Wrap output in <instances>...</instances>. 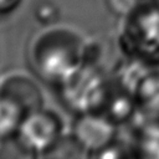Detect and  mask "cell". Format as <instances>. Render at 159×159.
<instances>
[{
	"instance_id": "8fae6325",
	"label": "cell",
	"mask_w": 159,
	"mask_h": 159,
	"mask_svg": "<svg viewBox=\"0 0 159 159\" xmlns=\"http://www.w3.org/2000/svg\"><path fill=\"white\" fill-rule=\"evenodd\" d=\"M92 159H138L130 142L122 135L120 130L118 137L104 145L103 148L96 150Z\"/></svg>"
},
{
	"instance_id": "4fadbf2b",
	"label": "cell",
	"mask_w": 159,
	"mask_h": 159,
	"mask_svg": "<svg viewBox=\"0 0 159 159\" xmlns=\"http://www.w3.org/2000/svg\"><path fill=\"white\" fill-rule=\"evenodd\" d=\"M58 11L57 9L48 1H43L41 2L37 7H36V16H37V20L39 21H42V22H51L56 19Z\"/></svg>"
},
{
	"instance_id": "ba28073f",
	"label": "cell",
	"mask_w": 159,
	"mask_h": 159,
	"mask_svg": "<svg viewBox=\"0 0 159 159\" xmlns=\"http://www.w3.org/2000/svg\"><path fill=\"white\" fill-rule=\"evenodd\" d=\"M139 118L140 124L134 118L127 123L132 125L133 130L129 137H124L130 142L138 159H159V123L148 122L140 116Z\"/></svg>"
},
{
	"instance_id": "7c38bea8",
	"label": "cell",
	"mask_w": 159,
	"mask_h": 159,
	"mask_svg": "<svg viewBox=\"0 0 159 159\" xmlns=\"http://www.w3.org/2000/svg\"><path fill=\"white\" fill-rule=\"evenodd\" d=\"M106 4L112 12L119 16H127L135 9L137 0H106Z\"/></svg>"
},
{
	"instance_id": "9c48e42d",
	"label": "cell",
	"mask_w": 159,
	"mask_h": 159,
	"mask_svg": "<svg viewBox=\"0 0 159 159\" xmlns=\"http://www.w3.org/2000/svg\"><path fill=\"white\" fill-rule=\"evenodd\" d=\"M0 159H41V150L20 129L0 133Z\"/></svg>"
},
{
	"instance_id": "277c9868",
	"label": "cell",
	"mask_w": 159,
	"mask_h": 159,
	"mask_svg": "<svg viewBox=\"0 0 159 159\" xmlns=\"http://www.w3.org/2000/svg\"><path fill=\"white\" fill-rule=\"evenodd\" d=\"M127 15L122 43L127 52L140 61H159V12L139 11Z\"/></svg>"
},
{
	"instance_id": "3957f363",
	"label": "cell",
	"mask_w": 159,
	"mask_h": 159,
	"mask_svg": "<svg viewBox=\"0 0 159 159\" xmlns=\"http://www.w3.org/2000/svg\"><path fill=\"white\" fill-rule=\"evenodd\" d=\"M101 60V46L97 42L88 41L82 63L65 82L58 86L62 99L76 113L83 109V106L92 91L108 76Z\"/></svg>"
},
{
	"instance_id": "8992f818",
	"label": "cell",
	"mask_w": 159,
	"mask_h": 159,
	"mask_svg": "<svg viewBox=\"0 0 159 159\" xmlns=\"http://www.w3.org/2000/svg\"><path fill=\"white\" fill-rule=\"evenodd\" d=\"M92 153L114 140L120 128L88 112L77 113L70 129Z\"/></svg>"
},
{
	"instance_id": "5b68a950",
	"label": "cell",
	"mask_w": 159,
	"mask_h": 159,
	"mask_svg": "<svg viewBox=\"0 0 159 159\" xmlns=\"http://www.w3.org/2000/svg\"><path fill=\"white\" fill-rule=\"evenodd\" d=\"M21 130L40 150L56 142L67 132L63 117L53 108L46 106L31 114L22 124Z\"/></svg>"
},
{
	"instance_id": "6da1fadb",
	"label": "cell",
	"mask_w": 159,
	"mask_h": 159,
	"mask_svg": "<svg viewBox=\"0 0 159 159\" xmlns=\"http://www.w3.org/2000/svg\"><path fill=\"white\" fill-rule=\"evenodd\" d=\"M87 42L77 30L55 25L34 39L31 61L42 77L60 86L82 63Z\"/></svg>"
},
{
	"instance_id": "7a4b0ae2",
	"label": "cell",
	"mask_w": 159,
	"mask_h": 159,
	"mask_svg": "<svg viewBox=\"0 0 159 159\" xmlns=\"http://www.w3.org/2000/svg\"><path fill=\"white\" fill-rule=\"evenodd\" d=\"M46 106L41 86L29 75L15 72L0 80V133L20 129Z\"/></svg>"
},
{
	"instance_id": "5bb4252c",
	"label": "cell",
	"mask_w": 159,
	"mask_h": 159,
	"mask_svg": "<svg viewBox=\"0 0 159 159\" xmlns=\"http://www.w3.org/2000/svg\"><path fill=\"white\" fill-rule=\"evenodd\" d=\"M21 0H0V12H7L16 7Z\"/></svg>"
},
{
	"instance_id": "9a60e30c",
	"label": "cell",
	"mask_w": 159,
	"mask_h": 159,
	"mask_svg": "<svg viewBox=\"0 0 159 159\" xmlns=\"http://www.w3.org/2000/svg\"><path fill=\"white\" fill-rule=\"evenodd\" d=\"M0 80H1V78H0Z\"/></svg>"
},
{
	"instance_id": "52a82bcc",
	"label": "cell",
	"mask_w": 159,
	"mask_h": 159,
	"mask_svg": "<svg viewBox=\"0 0 159 159\" xmlns=\"http://www.w3.org/2000/svg\"><path fill=\"white\" fill-rule=\"evenodd\" d=\"M133 94L137 113L148 122L159 123V71L143 72L133 88Z\"/></svg>"
},
{
	"instance_id": "30bf717a",
	"label": "cell",
	"mask_w": 159,
	"mask_h": 159,
	"mask_svg": "<svg viewBox=\"0 0 159 159\" xmlns=\"http://www.w3.org/2000/svg\"><path fill=\"white\" fill-rule=\"evenodd\" d=\"M92 155L93 153L71 130L41 150V159H92Z\"/></svg>"
}]
</instances>
